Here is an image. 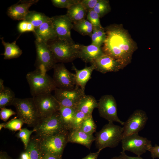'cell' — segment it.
Masks as SVG:
<instances>
[{
    "mask_svg": "<svg viewBox=\"0 0 159 159\" xmlns=\"http://www.w3.org/2000/svg\"><path fill=\"white\" fill-rule=\"evenodd\" d=\"M104 29L106 37L102 48L103 52L119 61L123 69L131 63L138 48L136 43L122 24H111Z\"/></svg>",
    "mask_w": 159,
    "mask_h": 159,
    "instance_id": "6da1fadb",
    "label": "cell"
},
{
    "mask_svg": "<svg viewBox=\"0 0 159 159\" xmlns=\"http://www.w3.org/2000/svg\"><path fill=\"white\" fill-rule=\"evenodd\" d=\"M26 78L32 97L51 93L57 88L53 78L39 69L28 72Z\"/></svg>",
    "mask_w": 159,
    "mask_h": 159,
    "instance_id": "7a4b0ae2",
    "label": "cell"
},
{
    "mask_svg": "<svg viewBox=\"0 0 159 159\" xmlns=\"http://www.w3.org/2000/svg\"><path fill=\"white\" fill-rule=\"evenodd\" d=\"M123 134L122 127L108 122L95 134L96 146L100 151L107 147L115 148L121 142Z\"/></svg>",
    "mask_w": 159,
    "mask_h": 159,
    "instance_id": "3957f363",
    "label": "cell"
},
{
    "mask_svg": "<svg viewBox=\"0 0 159 159\" xmlns=\"http://www.w3.org/2000/svg\"><path fill=\"white\" fill-rule=\"evenodd\" d=\"M48 44L57 62H70L78 58L80 44L57 39Z\"/></svg>",
    "mask_w": 159,
    "mask_h": 159,
    "instance_id": "277c9868",
    "label": "cell"
},
{
    "mask_svg": "<svg viewBox=\"0 0 159 159\" xmlns=\"http://www.w3.org/2000/svg\"><path fill=\"white\" fill-rule=\"evenodd\" d=\"M12 105L16 109L17 117L30 127L35 126L40 118L33 97H16Z\"/></svg>",
    "mask_w": 159,
    "mask_h": 159,
    "instance_id": "5b68a950",
    "label": "cell"
},
{
    "mask_svg": "<svg viewBox=\"0 0 159 159\" xmlns=\"http://www.w3.org/2000/svg\"><path fill=\"white\" fill-rule=\"evenodd\" d=\"M69 131H66L57 135L43 137H37L43 155L51 154L62 156L68 142Z\"/></svg>",
    "mask_w": 159,
    "mask_h": 159,
    "instance_id": "8992f818",
    "label": "cell"
},
{
    "mask_svg": "<svg viewBox=\"0 0 159 159\" xmlns=\"http://www.w3.org/2000/svg\"><path fill=\"white\" fill-rule=\"evenodd\" d=\"M33 130L38 137L53 135L66 130L62 122L59 111L51 115L40 118Z\"/></svg>",
    "mask_w": 159,
    "mask_h": 159,
    "instance_id": "52a82bcc",
    "label": "cell"
},
{
    "mask_svg": "<svg viewBox=\"0 0 159 159\" xmlns=\"http://www.w3.org/2000/svg\"><path fill=\"white\" fill-rule=\"evenodd\" d=\"M36 69L47 72L57 63L48 43L36 39Z\"/></svg>",
    "mask_w": 159,
    "mask_h": 159,
    "instance_id": "ba28073f",
    "label": "cell"
},
{
    "mask_svg": "<svg viewBox=\"0 0 159 159\" xmlns=\"http://www.w3.org/2000/svg\"><path fill=\"white\" fill-rule=\"evenodd\" d=\"M121 142L122 151H129L139 156L146 152L152 146L150 140L140 136L138 133L123 137Z\"/></svg>",
    "mask_w": 159,
    "mask_h": 159,
    "instance_id": "9c48e42d",
    "label": "cell"
},
{
    "mask_svg": "<svg viewBox=\"0 0 159 159\" xmlns=\"http://www.w3.org/2000/svg\"><path fill=\"white\" fill-rule=\"evenodd\" d=\"M54 91V96L60 106L71 107L77 110L80 99L85 95V90L77 86L69 89L57 88Z\"/></svg>",
    "mask_w": 159,
    "mask_h": 159,
    "instance_id": "30bf717a",
    "label": "cell"
},
{
    "mask_svg": "<svg viewBox=\"0 0 159 159\" xmlns=\"http://www.w3.org/2000/svg\"><path fill=\"white\" fill-rule=\"evenodd\" d=\"M39 118L49 116L58 111L60 106L51 93L40 95L32 97Z\"/></svg>",
    "mask_w": 159,
    "mask_h": 159,
    "instance_id": "8fae6325",
    "label": "cell"
},
{
    "mask_svg": "<svg viewBox=\"0 0 159 159\" xmlns=\"http://www.w3.org/2000/svg\"><path fill=\"white\" fill-rule=\"evenodd\" d=\"M97 108L100 116L108 122H115L124 125V122L118 116L117 103L112 95H106L102 96L98 102Z\"/></svg>",
    "mask_w": 159,
    "mask_h": 159,
    "instance_id": "7c38bea8",
    "label": "cell"
},
{
    "mask_svg": "<svg viewBox=\"0 0 159 159\" xmlns=\"http://www.w3.org/2000/svg\"><path fill=\"white\" fill-rule=\"evenodd\" d=\"M53 69V79L57 88L69 89L75 87V74L69 72L63 63H57Z\"/></svg>",
    "mask_w": 159,
    "mask_h": 159,
    "instance_id": "4fadbf2b",
    "label": "cell"
},
{
    "mask_svg": "<svg viewBox=\"0 0 159 159\" xmlns=\"http://www.w3.org/2000/svg\"><path fill=\"white\" fill-rule=\"evenodd\" d=\"M148 117L143 110L138 109L135 110L127 120L124 122L123 137L138 132L144 127Z\"/></svg>",
    "mask_w": 159,
    "mask_h": 159,
    "instance_id": "5bb4252c",
    "label": "cell"
},
{
    "mask_svg": "<svg viewBox=\"0 0 159 159\" xmlns=\"http://www.w3.org/2000/svg\"><path fill=\"white\" fill-rule=\"evenodd\" d=\"M57 39L70 42H74L71 36L73 23L66 14L52 17Z\"/></svg>",
    "mask_w": 159,
    "mask_h": 159,
    "instance_id": "9a60e30c",
    "label": "cell"
},
{
    "mask_svg": "<svg viewBox=\"0 0 159 159\" xmlns=\"http://www.w3.org/2000/svg\"><path fill=\"white\" fill-rule=\"evenodd\" d=\"M91 64L94 66L95 70L103 74L123 69L119 61L104 53Z\"/></svg>",
    "mask_w": 159,
    "mask_h": 159,
    "instance_id": "2e32d148",
    "label": "cell"
},
{
    "mask_svg": "<svg viewBox=\"0 0 159 159\" xmlns=\"http://www.w3.org/2000/svg\"><path fill=\"white\" fill-rule=\"evenodd\" d=\"M39 0H20L8 8L7 13L9 16L15 20H24L29 11V9Z\"/></svg>",
    "mask_w": 159,
    "mask_h": 159,
    "instance_id": "e0dca14e",
    "label": "cell"
},
{
    "mask_svg": "<svg viewBox=\"0 0 159 159\" xmlns=\"http://www.w3.org/2000/svg\"><path fill=\"white\" fill-rule=\"evenodd\" d=\"M34 34L37 39L47 43L57 39L52 18L35 28Z\"/></svg>",
    "mask_w": 159,
    "mask_h": 159,
    "instance_id": "ac0fdd59",
    "label": "cell"
},
{
    "mask_svg": "<svg viewBox=\"0 0 159 159\" xmlns=\"http://www.w3.org/2000/svg\"><path fill=\"white\" fill-rule=\"evenodd\" d=\"M104 53L101 47L91 44L87 46L80 44L78 58L86 63H91Z\"/></svg>",
    "mask_w": 159,
    "mask_h": 159,
    "instance_id": "d6986e66",
    "label": "cell"
},
{
    "mask_svg": "<svg viewBox=\"0 0 159 159\" xmlns=\"http://www.w3.org/2000/svg\"><path fill=\"white\" fill-rule=\"evenodd\" d=\"M95 140L93 135H89L80 129H71L69 131L68 142L80 144L90 149Z\"/></svg>",
    "mask_w": 159,
    "mask_h": 159,
    "instance_id": "ffe728a7",
    "label": "cell"
},
{
    "mask_svg": "<svg viewBox=\"0 0 159 159\" xmlns=\"http://www.w3.org/2000/svg\"><path fill=\"white\" fill-rule=\"evenodd\" d=\"M73 69L75 71L76 86L85 90L86 85L91 78L93 71L95 70L94 66L91 64L90 66H86L84 68L79 70L73 65Z\"/></svg>",
    "mask_w": 159,
    "mask_h": 159,
    "instance_id": "44dd1931",
    "label": "cell"
},
{
    "mask_svg": "<svg viewBox=\"0 0 159 159\" xmlns=\"http://www.w3.org/2000/svg\"><path fill=\"white\" fill-rule=\"evenodd\" d=\"M98 102L92 95H85L80 99L77 110L80 111L87 116L92 115L95 108H97Z\"/></svg>",
    "mask_w": 159,
    "mask_h": 159,
    "instance_id": "7402d4cb",
    "label": "cell"
},
{
    "mask_svg": "<svg viewBox=\"0 0 159 159\" xmlns=\"http://www.w3.org/2000/svg\"><path fill=\"white\" fill-rule=\"evenodd\" d=\"M77 110L60 106L59 110L60 119L65 129L69 131L72 128L74 116Z\"/></svg>",
    "mask_w": 159,
    "mask_h": 159,
    "instance_id": "603a6c76",
    "label": "cell"
},
{
    "mask_svg": "<svg viewBox=\"0 0 159 159\" xmlns=\"http://www.w3.org/2000/svg\"><path fill=\"white\" fill-rule=\"evenodd\" d=\"M87 13V11L80 2L68 9L66 14L74 23L85 19Z\"/></svg>",
    "mask_w": 159,
    "mask_h": 159,
    "instance_id": "cb8c5ba5",
    "label": "cell"
},
{
    "mask_svg": "<svg viewBox=\"0 0 159 159\" xmlns=\"http://www.w3.org/2000/svg\"><path fill=\"white\" fill-rule=\"evenodd\" d=\"M2 43L4 47L5 51L3 54L5 59H10L19 57L22 53V50L16 44V41L11 43L5 42L3 38H1Z\"/></svg>",
    "mask_w": 159,
    "mask_h": 159,
    "instance_id": "d4e9b609",
    "label": "cell"
},
{
    "mask_svg": "<svg viewBox=\"0 0 159 159\" xmlns=\"http://www.w3.org/2000/svg\"><path fill=\"white\" fill-rule=\"evenodd\" d=\"M25 151L28 153L29 159H42L43 154L36 136L30 138L27 147Z\"/></svg>",
    "mask_w": 159,
    "mask_h": 159,
    "instance_id": "484cf974",
    "label": "cell"
},
{
    "mask_svg": "<svg viewBox=\"0 0 159 159\" xmlns=\"http://www.w3.org/2000/svg\"><path fill=\"white\" fill-rule=\"evenodd\" d=\"M49 18L43 13L32 11H29L24 20L31 23L36 28L47 21Z\"/></svg>",
    "mask_w": 159,
    "mask_h": 159,
    "instance_id": "4316f807",
    "label": "cell"
},
{
    "mask_svg": "<svg viewBox=\"0 0 159 159\" xmlns=\"http://www.w3.org/2000/svg\"><path fill=\"white\" fill-rule=\"evenodd\" d=\"M93 26L87 20L84 19L73 23L72 29L83 36L92 35Z\"/></svg>",
    "mask_w": 159,
    "mask_h": 159,
    "instance_id": "83f0119b",
    "label": "cell"
},
{
    "mask_svg": "<svg viewBox=\"0 0 159 159\" xmlns=\"http://www.w3.org/2000/svg\"><path fill=\"white\" fill-rule=\"evenodd\" d=\"M15 98L14 92L9 87H5L0 92V108L12 105Z\"/></svg>",
    "mask_w": 159,
    "mask_h": 159,
    "instance_id": "f1b7e54d",
    "label": "cell"
},
{
    "mask_svg": "<svg viewBox=\"0 0 159 159\" xmlns=\"http://www.w3.org/2000/svg\"><path fill=\"white\" fill-rule=\"evenodd\" d=\"M96 129L97 125L91 115L87 116L84 120L80 130L89 135H93Z\"/></svg>",
    "mask_w": 159,
    "mask_h": 159,
    "instance_id": "f546056e",
    "label": "cell"
},
{
    "mask_svg": "<svg viewBox=\"0 0 159 159\" xmlns=\"http://www.w3.org/2000/svg\"><path fill=\"white\" fill-rule=\"evenodd\" d=\"M102 18L111 11L109 1L107 0H99L93 9Z\"/></svg>",
    "mask_w": 159,
    "mask_h": 159,
    "instance_id": "4dcf8cb0",
    "label": "cell"
},
{
    "mask_svg": "<svg viewBox=\"0 0 159 159\" xmlns=\"http://www.w3.org/2000/svg\"><path fill=\"white\" fill-rule=\"evenodd\" d=\"M34 131L29 130L26 128L21 129L17 133L16 136L20 138L23 143L24 150L27 148L30 139V136Z\"/></svg>",
    "mask_w": 159,
    "mask_h": 159,
    "instance_id": "1f68e13d",
    "label": "cell"
},
{
    "mask_svg": "<svg viewBox=\"0 0 159 159\" xmlns=\"http://www.w3.org/2000/svg\"><path fill=\"white\" fill-rule=\"evenodd\" d=\"M17 117H14L6 122L4 128L12 131L20 130L24 123L21 120Z\"/></svg>",
    "mask_w": 159,
    "mask_h": 159,
    "instance_id": "d6a6232c",
    "label": "cell"
},
{
    "mask_svg": "<svg viewBox=\"0 0 159 159\" xmlns=\"http://www.w3.org/2000/svg\"><path fill=\"white\" fill-rule=\"evenodd\" d=\"M87 116L82 112L77 110L74 118L72 129H80L83 121Z\"/></svg>",
    "mask_w": 159,
    "mask_h": 159,
    "instance_id": "836d02e7",
    "label": "cell"
},
{
    "mask_svg": "<svg viewBox=\"0 0 159 159\" xmlns=\"http://www.w3.org/2000/svg\"><path fill=\"white\" fill-rule=\"evenodd\" d=\"M53 5L57 8H66L67 9L72 6L79 3L80 0H51Z\"/></svg>",
    "mask_w": 159,
    "mask_h": 159,
    "instance_id": "e575fe53",
    "label": "cell"
},
{
    "mask_svg": "<svg viewBox=\"0 0 159 159\" xmlns=\"http://www.w3.org/2000/svg\"><path fill=\"white\" fill-rule=\"evenodd\" d=\"M86 16L87 20L91 23L93 27H102L100 24L99 15L93 10L88 11Z\"/></svg>",
    "mask_w": 159,
    "mask_h": 159,
    "instance_id": "d590c367",
    "label": "cell"
},
{
    "mask_svg": "<svg viewBox=\"0 0 159 159\" xmlns=\"http://www.w3.org/2000/svg\"><path fill=\"white\" fill-rule=\"evenodd\" d=\"M16 114V112L11 109L2 108L0 111V118L3 121L6 122L10 117Z\"/></svg>",
    "mask_w": 159,
    "mask_h": 159,
    "instance_id": "8d00e7d4",
    "label": "cell"
},
{
    "mask_svg": "<svg viewBox=\"0 0 159 159\" xmlns=\"http://www.w3.org/2000/svg\"><path fill=\"white\" fill-rule=\"evenodd\" d=\"M99 0H82L80 3L87 11L93 10Z\"/></svg>",
    "mask_w": 159,
    "mask_h": 159,
    "instance_id": "74e56055",
    "label": "cell"
},
{
    "mask_svg": "<svg viewBox=\"0 0 159 159\" xmlns=\"http://www.w3.org/2000/svg\"><path fill=\"white\" fill-rule=\"evenodd\" d=\"M95 27L97 35L100 46H101L103 44L106 37V34L104 28L101 27Z\"/></svg>",
    "mask_w": 159,
    "mask_h": 159,
    "instance_id": "f35d334b",
    "label": "cell"
},
{
    "mask_svg": "<svg viewBox=\"0 0 159 159\" xmlns=\"http://www.w3.org/2000/svg\"><path fill=\"white\" fill-rule=\"evenodd\" d=\"M148 151L150 152L153 159L159 158V146L156 145L154 146H152L149 149Z\"/></svg>",
    "mask_w": 159,
    "mask_h": 159,
    "instance_id": "ab89813d",
    "label": "cell"
},
{
    "mask_svg": "<svg viewBox=\"0 0 159 159\" xmlns=\"http://www.w3.org/2000/svg\"><path fill=\"white\" fill-rule=\"evenodd\" d=\"M28 22L24 21L20 22L18 26V29L19 32L23 33L27 32Z\"/></svg>",
    "mask_w": 159,
    "mask_h": 159,
    "instance_id": "60d3db41",
    "label": "cell"
},
{
    "mask_svg": "<svg viewBox=\"0 0 159 159\" xmlns=\"http://www.w3.org/2000/svg\"><path fill=\"white\" fill-rule=\"evenodd\" d=\"M100 151L98 150L96 152L90 153L85 157L81 159H97Z\"/></svg>",
    "mask_w": 159,
    "mask_h": 159,
    "instance_id": "b9f144b4",
    "label": "cell"
},
{
    "mask_svg": "<svg viewBox=\"0 0 159 159\" xmlns=\"http://www.w3.org/2000/svg\"><path fill=\"white\" fill-rule=\"evenodd\" d=\"M62 157L51 154H45L43 155L42 159H62Z\"/></svg>",
    "mask_w": 159,
    "mask_h": 159,
    "instance_id": "7bdbcfd3",
    "label": "cell"
},
{
    "mask_svg": "<svg viewBox=\"0 0 159 159\" xmlns=\"http://www.w3.org/2000/svg\"><path fill=\"white\" fill-rule=\"evenodd\" d=\"M0 159H13L4 151L0 152Z\"/></svg>",
    "mask_w": 159,
    "mask_h": 159,
    "instance_id": "ee69618b",
    "label": "cell"
},
{
    "mask_svg": "<svg viewBox=\"0 0 159 159\" xmlns=\"http://www.w3.org/2000/svg\"><path fill=\"white\" fill-rule=\"evenodd\" d=\"M123 155L125 159H144L139 156L137 157H131L127 155L125 152L122 151L121 152Z\"/></svg>",
    "mask_w": 159,
    "mask_h": 159,
    "instance_id": "f6af8a7d",
    "label": "cell"
},
{
    "mask_svg": "<svg viewBox=\"0 0 159 159\" xmlns=\"http://www.w3.org/2000/svg\"><path fill=\"white\" fill-rule=\"evenodd\" d=\"M35 28V27L32 24L28 22L27 32H32L34 33Z\"/></svg>",
    "mask_w": 159,
    "mask_h": 159,
    "instance_id": "bcb514c9",
    "label": "cell"
},
{
    "mask_svg": "<svg viewBox=\"0 0 159 159\" xmlns=\"http://www.w3.org/2000/svg\"><path fill=\"white\" fill-rule=\"evenodd\" d=\"M20 158L21 159H29V157L28 153L25 151L21 154Z\"/></svg>",
    "mask_w": 159,
    "mask_h": 159,
    "instance_id": "7dc6e473",
    "label": "cell"
},
{
    "mask_svg": "<svg viewBox=\"0 0 159 159\" xmlns=\"http://www.w3.org/2000/svg\"><path fill=\"white\" fill-rule=\"evenodd\" d=\"M4 85V81L1 79H0V92L2 91L5 88Z\"/></svg>",
    "mask_w": 159,
    "mask_h": 159,
    "instance_id": "c3c4849f",
    "label": "cell"
},
{
    "mask_svg": "<svg viewBox=\"0 0 159 159\" xmlns=\"http://www.w3.org/2000/svg\"><path fill=\"white\" fill-rule=\"evenodd\" d=\"M111 159H125V158L122 154L121 153L120 155L119 156L115 157Z\"/></svg>",
    "mask_w": 159,
    "mask_h": 159,
    "instance_id": "681fc988",
    "label": "cell"
},
{
    "mask_svg": "<svg viewBox=\"0 0 159 159\" xmlns=\"http://www.w3.org/2000/svg\"><path fill=\"white\" fill-rule=\"evenodd\" d=\"M6 122H4L2 123H1L0 124V130H1V129L3 128L4 127L6 124Z\"/></svg>",
    "mask_w": 159,
    "mask_h": 159,
    "instance_id": "f907efd6",
    "label": "cell"
},
{
    "mask_svg": "<svg viewBox=\"0 0 159 159\" xmlns=\"http://www.w3.org/2000/svg\"><path fill=\"white\" fill-rule=\"evenodd\" d=\"M20 159H21V158Z\"/></svg>",
    "mask_w": 159,
    "mask_h": 159,
    "instance_id": "816d5d0a",
    "label": "cell"
}]
</instances>
